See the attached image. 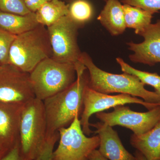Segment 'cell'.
<instances>
[{
  "label": "cell",
  "mask_w": 160,
  "mask_h": 160,
  "mask_svg": "<svg viewBox=\"0 0 160 160\" xmlns=\"http://www.w3.org/2000/svg\"><path fill=\"white\" fill-rule=\"evenodd\" d=\"M77 78L67 89L43 101L47 122V137L69 126L83 110V93L89 74L80 61L75 64Z\"/></svg>",
  "instance_id": "cell-1"
},
{
  "label": "cell",
  "mask_w": 160,
  "mask_h": 160,
  "mask_svg": "<svg viewBox=\"0 0 160 160\" xmlns=\"http://www.w3.org/2000/svg\"><path fill=\"white\" fill-rule=\"evenodd\" d=\"M79 61L89 74L88 86L95 91L105 94L120 93L140 97L149 103L160 105V96L147 90L145 85L133 76L126 73L114 74L100 69L88 53L82 52Z\"/></svg>",
  "instance_id": "cell-2"
},
{
  "label": "cell",
  "mask_w": 160,
  "mask_h": 160,
  "mask_svg": "<svg viewBox=\"0 0 160 160\" xmlns=\"http://www.w3.org/2000/svg\"><path fill=\"white\" fill-rule=\"evenodd\" d=\"M52 56L47 27L39 25L17 36L10 48L8 64L29 73L42 61Z\"/></svg>",
  "instance_id": "cell-3"
},
{
  "label": "cell",
  "mask_w": 160,
  "mask_h": 160,
  "mask_svg": "<svg viewBox=\"0 0 160 160\" xmlns=\"http://www.w3.org/2000/svg\"><path fill=\"white\" fill-rule=\"evenodd\" d=\"M21 150L26 160H36L47 143V122L43 101L34 98L23 106L20 126Z\"/></svg>",
  "instance_id": "cell-4"
},
{
  "label": "cell",
  "mask_w": 160,
  "mask_h": 160,
  "mask_svg": "<svg viewBox=\"0 0 160 160\" xmlns=\"http://www.w3.org/2000/svg\"><path fill=\"white\" fill-rule=\"evenodd\" d=\"M29 78L35 97L44 101L74 82L77 78L75 65L48 58L39 63L29 73Z\"/></svg>",
  "instance_id": "cell-5"
},
{
  "label": "cell",
  "mask_w": 160,
  "mask_h": 160,
  "mask_svg": "<svg viewBox=\"0 0 160 160\" xmlns=\"http://www.w3.org/2000/svg\"><path fill=\"white\" fill-rule=\"evenodd\" d=\"M79 118L77 116L69 126L58 130L59 144L52 152V160H89L91 152L98 148V136L86 135Z\"/></svg>",
  "instance_id": "cell-6"
},
{
  "label": "cell",
  "mask_w": 160,
  "mask_h": 160,
  "mask_svg": "<svg viewBox=\"0 0 160 160\" xmlns=\"http://www.w3.org/2000/svg\"><path fill=\"white\" fill-rule=\"evenodd\" d=\"M80 28L68 15L47 27L52 59L62 63L79 62L82 52L78 45V36Z\"/></svg>",
  "instance_id": "cell-7"
},
{
  "label": "cell",
  "mask_w": 160,
  "mask_h": 160,
  "mask_svg": "<svg viewBox=\"0 0 160 160\" xmlns=\"http://www.w3.org/2000/svg\"><path fill=\"white\" fill-rule=\"evenodd\" d=\"M88 85L83 93V110L80 119L82 131L88 136L94 132L90 129L89 119L95 113L128 104H139L144 106L148 110L160 106L159 104L147 102L143 100L129 94L111 95L101 93L89 88Z\"/></svg>",
  "instance_id": "cell-8"
},
{
  "label": "cell",
  "mask_w": 160,
  "mask_h": 160,
  "mask_svg": "<svg viewBox=\"0 0 160 160\" xmlns=\"http://www.w3.org/2000/svg\"><path fill=\"white\" fill-rule=\"evenodd\" d=\"M96 117L107 125L113 127L119 126L133 132L136 136L142 135L151 130L160 120V106L146 112L132 110L125 105L113 108L110 112H102L96 113Z\"/></svg>",
  "instance_id": "cell-9"
},
{
  "label": "cell",
  "mask_w": 160,
  "mask_h": 160,
  "mask_svg": "<svg viewBox=\"0 0 160 160\" xmlns=\"http://www.w3.org/2000/svg\"><path fill=\"white\" fill-rule=\"evenodd\" d=\"M34 98L29 73L10 64L0 66V102L24 105Z\"/></svg>",
  "instance_id": "cell-10"
},
{
  "label": "cell",
  "mask_w": 160,
  "mask_h": 160,
  "mask_svg": "<svg viewBox=\"0 0 160 160\" xmlns=\"http://www.w3.org/2000/svg\"><path fill=\"white\" fill-rule=\"evenodd\" d=\"M144 40L141 43L130 42L126 43L132 52L130 61L149 66L160 63V19L151 24L138 34Z\"/></svg>",
  "instance_id": "cell-11"
},
{
  "label": "cell",
  "mask_w": 160,
  "mask_h": 160,
  "mask_svg": "<svg viewBox=\"0 0 160 160\" xmlns=\"http://www.w3.org/2000/svg\"><path fill=\"white\" fill-rule=\"evenodd\" d=\"M23 104L0 102V143L11 149L20 142Z\"/></svg>",
  "instance_id": "cell-12"
},
{
  "label": "cell",
  "mask_w": 160,
  "mask_h": 160,
  "mask_svg": "<svg viewBox=\"0 0 160 160\" xmlns=\"http://www.w3.org/2000/svg\"><path fill=\"white\" fill-rule=\"evenodd\" d=\"M90 126L96 129L94 132L100 138L98 150L103 156L109 160H136L134 155L126 150L112 127L101 122L90 123Z\"/></svg>",
  "instance_id": "cell-13"
},
{
  "label": "cell",
  "mask_w": 160,
  "mask_h": 160,
  "mask_svg": "<svg viewBox=\"0 0 160 160\" xmlns=\"http://www.w3.org/2000/svg\"><path fill=\"white\" fill-rule=\"evenodd\" d=\"M98 20L112 36L122 34L127 28L123 4L119 0H107Z\"/></svg>",
  "instance_id": "cell-14"
},
{
  "label": "cell",
  "mask_w": 160,
  "mask_h": 160,
  "mask_svg": "<svg viewBox=\"0 0 160 160\" xmlns=\"http://www.w3.org/2000/svg\"><path fill=\"white\" fill-rule=\"evenodd\" d=\"M130 142L147 160H160V120L145 134L140 136L132 134Z\"/></svg>",
  "instance_id": "cell-15"
},
{
  "label": "cell",
  "mask_w": 160,
  "mask_h": 160,
  "mask_svg": "<svg viewBox=\"0 0 160 160\" xmlns=\"http://www.w3.org/2000/svg\"><path fill=\"white\" fill-rule=\"evenodd\" d=\"M38 25L34 12L21 15L0 10V28L12 34L18 35Z\"/></svg>",
  "instance_id": "cell-16"
},
{
  "label": "cell",
  "mask_w": 160,
  "mask_h": 160,
  "mask_svg": "<svg viewBox=\"0 0 160 160\" xmlns=\"http://www.w3.org/2000/svg\"><path fill=\"white\" fill-rule=\"evenodd\" d=\"M35 13L39 24L48 27L68 15L69 4L62 0H50Z\"/></svg>",
  "instance_id": "cell-17"
},
{
  "label": "cell",
  "mask_w": 160,
  "mask_h": 160,
  "mask_svg": "<svg viewBox=\"0 0 160 160\" xmlns=\"http://www.w3.org/2000/svg\"><path fill=\"white\" fill-rule=\"evenodd\" d=\"M124 18L126 28L134 29L138 35L151 23L152 12L137 7L123 4Z\"/></svg>",
  "instance_id": "cell-18"
},
{
  "label": "cell",
  "mask_w": 160,
  "mask_h": 160,
  "mask_svg": "<svg viewBox=\"0 0 160 160\" xmlns=\"http://www.w3.org/2000/svg\"><path fill=\"white\" fill-rule=\"evenodd\" d=\"M68 4V15L81 27L89 22L93 17V6L87 0H72Z\"/></svg>",
  "instance_id": "cell-19"
},
{
  "label": "cell",
  "mask_w": 160,
  "mask_h": 160,
  "mask_svg": "<svg viewBox=\"0 0 160 160\" xmlns=\"http://www.w3.org/2000/svg\"><path fill=\"white\" fill-rule=\"evenodd\" d=\"M124 73L131 75L137 78L144 85L152 86L154 89L160 85V75L157 73H151L135 69L121 58L116 59Z\"/></svg>",
  "instance_id": "cell-20"
},
{
  "label": "cell",
  "mask_w": 160,
  "mask_h": 160,
  "mask_svg": "<svg viewBox=\"0 0 160 160\" xmlns=\"http://www.w3.org/2000/svg\"><path fill=\"white\" fill-rule=\"evenodd\" d=\"M17 36L0 28V64L9 62V53L12 43Z\"/></svg>",
  "instance_id": "cell-21"
},
{
  "label": "cell",
  "mask_w": 160,
  "mask_h": 160,
  "mask_svg": "<svg viewBox=\"0 0 160 160\" xmlns=\"http://www.w3.org/2000/svg\"><path fill=\"white\" fill-rule=\"evenodd\" d=\"M0 10L21 15L31 13L23 0H0Z\"/></svg>",
  "instance_id": "cell-22"
},
{
  "label": "cell",
  "mask_w": 160,
  "mask_h": 160,
  "mask_svg": "<svg viewBox=\"0 0 160 160\" xmlns=\"http://www.w3.org/2000/svg\"><path fill=\"white\" fill-rule=\"evenodd\" d=\"M123 4L138 7L155 13L160 10V0H120Z\"/></svg>",
  "instance_id": "cell-23"
},
{
  "label": "cell",
  "mask_w": 160,
  "mask_h": 160,
  "mask_svg": "<svg viewBox=\"0 0 160 160\" xmlns=\"http://www.w3.org/2000/svg\"><path fill=\"white\" fill-rule=\"evenodd\" d=\"M59 138V134L58 132L48 138L47 143L44 150L37 159L36 160H52L54 146Z\"/></svg>",
  "instance_id": "cell-24"
},
{
  "label": "cell",
  "mask_w": 160,
  "mask_h": 160,
  "mask_svg": "<svg viewBox=\"0 0 160 160\" xmlns=\"http://www.w3.org/2000/svg\"><path fill=\"white\" fill-rule=\"evenodd\" d=\"M0 160H26L22 153L20 142L17 143Z\"/></svg>",
  "instance_id": "cell-25"
},
{
  "label": "cell",
  "mask_w": 160,
  "mask_h": 160,
  "mask_svg": "<svg viewBox=\"0 0 160 160\" xmlns=\"http://www.w3.org/2000/svg\"><path fill=\"white\" fill-rule=\"evenodd\" d=\"M27 8L32 12H36L43 4L50 0H23Z\"/></svg>",
  "instance_id": "cell-26"
},
{
  "label": "cell",
  "mask_w": 160,
  "mask_h": 160,
  "mask_svg": "<svg viewBox=\"0 0 160 160\" xmlns=\"http://www.w3.org/2000/svg\"><path fill=\"white\" fill-rule=\"evenodd\" d=\"M89 160H109L103 156L98 149H95L89 155Z\"/></svg>",
  "instance_id": "cell-27"
},
{
  "label": "cell",
  "mask_w": 160,
  "mask_h": 160,
  "mask_svg": "<svg viewBox=\"0 0 160 160\" xmlns=\"http://www.w3.org/2000/svg\"><path fill=\"white\" fill-rule=\"evenodd\" d=\"M11 149H8L0 143V159L2 158Z\"/></svg>",
  "instance_id": "cell-28"
},
{
  "label": "cell",
  "mask_w": 160,
  "mask_h": 160,
  "mask_svg": "<svg viewBox=\"0 0 160 160\" xmlns=\"http://www.w3.org/2000/svg\"><path fill=\"white\" fill-rule=\"evenodd\" d=\"M134 156L136 160H147L146 157L140 152L137 150H135Z\"/></svg>",
  "instance_id": "cell-29"
},
{
  "label": "cell",
  "mask_w": 160,
  "mask_h": 160,
  "mask_svg": "<svg viewBox=\"0 0 160 160\" xmlns=\"http://www.w3.org/2000/svg\"><path fill=\"white\" fill-rule=\"evenodd\" d=\"M155 92H156L157 94H158L160 96V85L157 88L154 89Z\"/></svg>",
  "instance_id": "cell-30"
},
{
  "label": "cell",
  "mask_w": 160,
  "mask_h": 160,
  "mask_svg": "<svg viewBox=\"0 0 160 160\" xmlns=\"http://www.w3.org/2000/svg\"><path fill=\"white\" fill-rule=\"evenodd\" d=\"M62 1H64V2H66L68 3H70V2H72V0H62Z\"/></svg>",
  "instance_id": "cell-31"
},
{
  "label": "cell",
  "mask_w": 160,
  "mask_h": 160,
  "mask_svg": "<svg viewBox=\"0 0 160 160\" xmlns=\"http://www.w3.org/2000/svg\"><path fill=\"white\" fill-rule=\"evenodd\" d=\"M102 1H105V2H106V1H107V0H102Z\"/></svg>",
  "instance_id": "cell-32"
},
{
  "label": "cell",
  "mask_w": 160,
  "mask_h": 160,
  "mask_svg": "<svg viewBox=\"0 0 160 160\" xmlns=\"http://www.w3.org/2000/svg\"><path fill=\"white\" fill-rule=\"evenodd\" d=\"M1 64H0V66H1Z\"/></svg>",
  "instance_id": "cell-33"
}]
</instances>
